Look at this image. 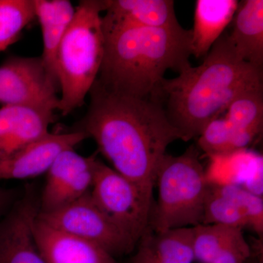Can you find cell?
Returning a JSON list of instances; mask_svg holds the SVG:
<instances>
[{"instance_id": "5b68a950", "label": "cell", "mask_w": 263, "mask_h": 263, "mask_svg": "<svg viewBox=\"0 0 263 263\" xmlns=\"http://www.w3.org/2000/svg\"><path fill=\"white\" fill-rule=\"evenodd\" d=\"M209 184L195 146L179 156L166 154L157 169L158 198L152 205L148 226L164 232L202 224Z\"/></svg>"}, {"instance_id": "4fadbf2b", "label": "cell", "mask_w": 263, "mask_h": 263, "mask_svg": "<svg viewBox=\"0 0 263 263\" xmlns=\"http://www.w3.org/2000/svg\"><path fill=\"white\" fill-rule=\"evenodd\" d=\"M33 232L46 263H118L99 246L48 226L37 216Z\"/></svg>"}, {"instance_id": "30bf717a", "label": "cell", "mask_w": 263, "mask_h": 263, "mask_svg": "<svg viewBox=\"0 0 263 263\" xmlns=\"http://www.w3.org/2000/svg\"><path fill=\"white\" fill-rule=\"evenodd\" d=\"M39 209L29 190L0 219V263H46L33 232Z\"/></svg>"}, {"instance_id": "44dd1931", "label": "cell", "mask_w": 263, "mask_h": 263, "mask_svg": "<svg viewBox=\"0 0 263 263\" xmlns=\"http://www.w3.org/2000/svg\"><path fill=\"white\" fill-rule=\"evenodd\" d=\"M34 18L33 0H0V51L16 42Z\"/></svg>"}, {"instance_id": "484cf974", "label": "cell", "mask_w": 263, "mask_h": 263, "mask_svg": "<svg viewBox=\"0 0 263 263\" xmlns=\"http://www.w3.org/2000/svg\"><path fill=\"white\" fill-rule=\"evenodd\" d=\"M15 195L12 190L0 186V219L7 214L15 202Z\"/></svg>"}, {"instance_id": "9a60e30c", "label": "cell", "mask_w": 263, "mask_h": 263, "mask_svg": "<svg viewBox=\"0 0 263 263\" xmlns=\"http://www.w3.org/2000/svg\"><path fill=\"white\" fill-rule=\"evenodd\" d=\"M129 263H193V230L155 231L147 227Z\"/></svg>"}, {"instance_id": "52a82bcc", "label": "cell", "mask_w": 263, "mask_h": 263, "mask_svg": "<svg viewBox=\"0 0 263 263\" xmlns=\"http://www.w3.org/2000/svg\"><path fill=\"white\" fill-rule=\"evenodd\" d=\"M37 217L48 226L101 247L114 258L133 252L136 243L95 205L90 192L76 201Z\"/></svg>"}, {"instance_id": "ac0fdd59", "label": "cell", "mask_w": 263, "mask_h": 263, "mask_svg": "<svg viewBox=\"0 0 263 263\" xmlns=\"http://www.w3.org/2000/svg\"><path fill=\"white\" fill-rule=\"evenodd\" d=\"M35 18L41 27L42 58L57 80L55 62L57 50L75 15L76 8L68 0H33Z\"/></svg>"}, {"instance_id": "d6986e66", "label": "cell", "mask_w": 263, "mask_h": 263, "mask_svg": "<svg viewBox=\"0 0 263 263\" xmlns=\"http://www.w3.org/2000/svg\"><path fill=\"white\" fill-rule=\"evenodd\" d=\"M202 224H217L233 228L248 227L247 216L226 183L209 181L204 202Z\"/></svg>"}, {"instance_id": "cb8c5ba5", "label": "cell", "mask_w": 263, "mask_h": 263, "mask_svg": "<svg viewBox=\"0 0 263 263\" xmlns=\"http://www.w3.org/2000/svg\"><path fill=\"white\" fill-rule=\"evenodd\" d=\"M228 190L236 199L245 212L248 221V227L262 239L263 235L262 197L251 193L243 186L235 183H227Z\"/></svg>"}, {"instance_id": "7a4b0ae2", "label": "cell", "mask_w": 263, "mask_h": 263, "mask_svg": "<svg viewBox=\"0 0 263 263\" xmlns=\"http://www.w3.org/2000/svg\"><path fill=\"white\" fill-rule=\"evenodd\" d=\"M262 68L243 61L228 34L214 43L201 65L162 81L160 99L182 141L197 139L205 125L226 112L240 93L262 86Z\"/></svg>"}, {"instance_id": "5bb4252c", "label": "cell", "mask_w": 263, "mask_h": 263, "mask_svg": "<svg viewBox=\"0 0 263 263\" xmlns=\"http://www.w3.org/2000/svg\"><path fill=\"white\" fill-rule=\"evenodd\" d=\"M104 31L124 27L173 29L181 27L172 0H108Z\"/></svg>"}, {"instance_id": "ba28073f", "label": "cell", "mask_w": 263, "mask_h": 263, "mask_svg": "<svg viewBox=\"0 0 263 263\" xmlns=\"http://www.w3.org/2000/svg\"><path fill=\"white\" fill-rule=\"evenodd\" d=\"M58 81L41 57H10L0 65V103L52 110L59 108Z\"/></svg>"}, {"instance_id": "7c38bea8", "label": "cell", "mask_w": 263, "mask_h": 263, "mask_svg": "<svg viewBox=\"0 0 263 263\" xmlns=\"http://www.w3.org/2000/svg\"><path fill=\"white\" fill-rule=\"evenodd\" d=\"M53 122L52 110L3 105L0 108V160L46 136Z\"/></svg>"}, {"instance_id": "ffe728a7", "label": "cell", "mask_w": 263, "mask_h": 263, "mask_svg": "<svg viewBox=\"0 0 263 263\" xmlns=\"http://www.w3.org/2000/svg\"><path fill=\"white\" fill-rule=\"evenodd\" d=\"M224 119L232 127L259 134L263 125V86L240 93L227 108Z\"/></svg>"}, {"instance_id": "277c9868", "label": "cell", "mask_w": 263, "mask_h": 263, "mask_svg": "<svg viewBox=\"0 0 263 263\" xmlns=\"http://www.w3.org/2000/svg\"><path fill=\"white\" fill-rule=\"evenodd\" d=\"M108 0H84L57 50L55 70L61 92L58 110L67 115L84 103L100 73L105 52L101 13Z\"/></svg>"}, {"instance_id": "603a6c76", "label": "cell", "mask_w": 263, "mask_h": 263, "mask_svg": "<svg viewBox=\"0 0 263 263\" xmlns=\"http://www.w3.org/2000/svg\"><path fill=\"white\" fill-rule=\"evenodd\" d=\"M233 127L224 117H218L208 123L197 138L199 148L212 158L233 155Z\"/></svg>"}, {"instance_id": "3957f363", "label": "cell", "mask_w": 263, "mask_h": 263, "mask_svg": "<svg viewBox=\"0 0 263 263\" xmlns=\"http://www.w3.org/2000/svg\"><path fill=\"white\" fill-rule=\"evenodd\" d=\"M105 52L97 80L107 89L160 99L167 70L191 67L192 30L124 27L104 31Z\"/></svg>"}, {"instance_id": "d4e9b609", "label": "cell", "mask_w": 263, "mask_h": 263, "mask_svg": "<svg viewBox=\"0 0 263 263\" xmlns=\"http://www.w3.org/2000/svg\"><path fill=\"white\" fill-rule=\"evenodd\" d=\"M252 255V249L246 240L243 230H240L212 263H246Z\"/></svg>"}, {"instance_id": "8992f818", "label": "cell", "mask_w": 263, "mask_h": 263, "mask_svg": "<svg viewBox=\"0 0 263 263\" xmlns=\"http://www.w3.org/2000/svg\"><path fill=\"white\" fill-rule=\"evenodd\" d=\"M91 188L95 205L137 243L148 226L152 211L138 188L98 159Z\"/></svg>"}, {"instance_id": "e0dca14e", "label": "cell", "mask_w": 263, "mask_h": 263, "mask_svg": "<svg viewBox=\"0 0 263 263\" xmlns=\"http://www.w3.org/2000/svg\"><path fill=\"white\" fill-rule=\"evenodd\" d=\"M232 22L233 30L228 37L237 54L243 61L262 68V0L239 2Z\"/></svg>"}, {"instance_id": "8fae6325", "label": "cell", "mask_w": 263, "mask_h": 263, "mask_svg": "<svg viewBox=\"0 0 263 263\" xmlns=\"http://www.w3.org/2000/svg\"><path fill=\"white\" fill-rule=\"evenodd\" d=\"M89 138L84 132L48 133L14 155L0 160V179H25L48 171L57 156Z\"/></svg>"}, {"instance_id": "7402d4cb", "label": "cell", "mask_w": 263, "mask_h": 263, "mask_svg": "<svg viewBox=\"0 0 263 263\" xmlns=\"http://www.w3.org/2000/svg\"><path fill=\"white\" fill-rule=\"evenodd\" d=\"M194 259L200 263H212L218 254L242 228L222 224H198L193 227Z\"/></svg>"}, {"instance_id": "6da1fadb", "label": "cell", "mask_w": 263, "mask_h": 263, "mask_svg": "<svg viewBox=\"0 0 263 263\" xmlns=\"http://www.w3.org/2000/svg\"><path fill=\"white\" fill-rule=\"evenodd\" d=\"M81 129L93 138L114 170L154 204L157 169L167 147L182 136L157 98H141L107 89L98 80Z\"/></svg>"}, {"instance_id": "2e32d148", "label": "cell", "mask_w": 263, "mask_h": 263, "mask_svg": "<svg viewBox=\"0 0 263 263\" xmlns=\"http://www.w3.org/2000/svg\"><path fill=\"white\" fill-rule=\"evenodd\" d=\"M236 0H197L192 30V55L205 57L233 21Z\"/></svg>"}, {"instance_id": "9c48e42d", "label": "cell", "mask_w": 263, "mask_h": 263, "mask_svg": "<svg viewBox=\"0 0 263 263\" xmlns=\"http://www.w3.org/2000/svg\"><path fill=\"white\" fill-rule=\"evenodd\" d=\"M96 154L84 157L75 151L61 152L50 166L40 202L39 212L56 211L79 200L92 186Z\"/></svg>"}, {"instance_id": "4316f807", "label": "cell", "mask_w": 263, "mask_h": 263, "mask_svg": "<svg viewBox=\"0 0 263 263\" xmlns=\"http://www.w3.org/2000/svg\"><path fill=\"white\" fill-rule=\"evenodd\" d=\"M246 263H260V262H255V261L252 260V259H251V258H250Z\"/></svg>"}]
</instances>
